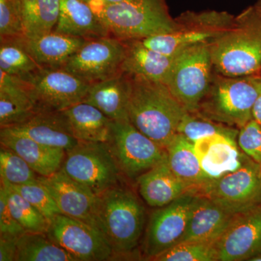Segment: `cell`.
<instances>
[{
	"instance_id": "obj_3",
	"label": "cell",
	"mask_w": 261,
	"mask_h": 261,
	"mask_svg": "<svg viewBox=\"0 0 261 261\" xmlns=\"http://www.w3.org/2000/svg\"><path fill=\"white\" fill-rule=\"evenodd\" d=\"M210 43L213 65L219 75L245 76L261 71V14L250 9Z\"/></svg>"
},
{
	"instance_id": "obj_12",
	"label": "cell",
	"mask_w": 261,
	"mask_h": 261,
	"mask_svg": "<svg viewBox=\"0 0 261 261\" xmlns=\"http://www.w3.org/2000/svg\"><path fill=\"white\" fill-rule=\"evenodd\" d=\"M195 196L185 194L151 214L142 244V258L151 260L177 245L186 230Z\"/></svg>"
},
{
	"instance_id": "obj_10",
	"label": "cell",
	"mask_w": 261,
	"mask_h": 261,
	"mask_svg": "<svg viewBox=\"0 0 261 261\" xmlns=\"http://www.w3.org/2000/svg\"><path fill=\"white\" fill-rule=\"evenodd\" d=\"M39 111H63L84 102L89 84L61 68H40L21 77Z\"/></svg>"
},
{
	"instance_id": "obj_20",
	"label": "cell",
	"mask_w": 261,
	"mask_h": 261,
	"mask_svg": "<svg viewBox=\"0 0 261 261\" xmlns=\"http://www.w3.org/2000/svg\"><path fill=\"white\" fill-rule=\"evenodd\" d=\"M0 142L1 145L13 149L35 172L44 177L61 170L66 153L64 149L42 145L9 128H1Z\"/></svg>"
},
{
	"instance_id": "obj_22",
	"label": "cell",
	"mask_w": 261,
	"mask_h": 261,
	"mask_svg": "<svg viewBox=\"0 0 261 261\" xmlns=\"http://www.w3.org/2000/svg\"><path fill=\"white\" fill-rule=\"evenodd\" d=\"M136 181L141 197L152 207H163L185 194L193 193L191 188L171 171L167 154L166 159L142 173Z\"/></svg>"
},
{
	"instance_id": "obj_38",
	"label": "cell",
	"mask_w": 261,
	"mask_h": 261,
	"mask_svg": "<svg viewBox=\"0 0 261 261\" xmlns=\"http://www.w3.org/2000/svg\"><path fill=\"white\" fill-rule=\"evenodd\" d=\"M237 141L244 153L261 166V124L252 118L239 129Z\"/></svg>"
},
{
	"instance_id": "obj_28",
	"label": "cell",
	"mask_w": 261,
	"mask_h": 261,
	"mask_svg": "<svg viewBox=\"0 0 261 261\" xmlns=\"http://www.w3.org/2000/svg\"><path fill=\"white\" fill-rule=\"evenodd\" d=\"M167 161L173 173L197 195L212 178L202 171L194 149V143L176 135L166 147Z\"/></svg>"
},
{
	"instance_id": "obj_35",
	"label": "cell",
	"mask_w": 261,
	"mask_h": 261,
	"mask_svg": "<svg viewBox=\"0 0 261 261\" xmlns=\"http://www.w3.org/2000/svg\"><path fill=\"white\" fill-rule=\"evenodd\" d=\"M216 241H192L177 244L151 260L218 261Z\"/></svg>"
},
{
	"instance_id": "obj_26",
	"label": "cell",
	"mask_w": 261,
	"mask_h": 261,
	"mask_svg": "<svg viewBox=\"0 0 261 261\" xmlns=\"http://www.w3.org/2000/svg\"><path fill=\"white\" fill-rule=\"evenodd\" d=\"M54 31L87 39L110 36L93 10L83 0H61Z\"/></svg>"
},
{
	"instance_id": "obj_16",
	"label": "cell",
	"mask_w": 261,
	"mask_h": 261,
	"mask_svg": "<svg viewBox=\"0 0 261 261\" xmlns=\"http://www.w3.org/2000/svg\"><path fill=\"white\" fill-rule=\"evenodd\" d=\"M39 180L50 192L62 214L97 228L95 207L97 196L93 192L69 177L61 169L47 177L39 176Z\"/></svg>"
},
{
	"instance_id": "obj_33",
	"label": "cell",
	"mask_w": 261,
	"mask_h": 261,
	"mask_svg": "<svg viewBox=\"0 0 261 261\" xmlns=\"http://www.w3.org/2000/svg\"><path fill=\"white\" fill-rule=\"evenodd\" d=\"M239 129L211 121L195 113L187 112L178 126L177 134L192 143L203 137L215 135L228 136L238 140Z\"/></svg>"
},
{
	"instance_id": "obj_17",
	"label": "cell",
	"mask_w": 261,
	"mask_h": 261,
	"mask_svg": "<svg viewBox=\"0 0 261 261\" xmlns=\"http://www.w3.org/2000/svg\"><path fill=\"white\" fill-rule=\"evenodd\" d=\"M236 214L205 196L196 195L186 230L178 244L216 241Z\"/></svg>"
},
{
	"instance_id": "obj_9",
	"label": "cell",
	"mask_w": 261,
	"mask_h": 261,
	"mask_svg": "<svg viewBox=\"0 0 261 261\" xmlns=\"http://www.w3.org/2000/svg\"><path fill=\"white\" fill-rule=\"evenodd\" d=\"M197 195L234 213L261 204V166L243 152L240 168L211 179Z\"/></svg>"
},
{
	"instance_id": "obj_23",
	"label": "cell",
	"mask_w": 261,
	"mask_h": 261,
	"mask_svg": "<svg viewBox=\"0 0 261 261\" xmlns=\"http://www.w3.org/2000/svg\"><path fill=\"white\" fill-rule=\"evenodd\" d=\"M123 42L125 44V55L122 72L165 84L177 55L165 56L146 47L138 39Z\"/></svg>"
},
{
	"instance_id": "obj_11",
	"label": "cell",
	"mask_w": 261,
	"mask_h": 261,
	"mask_svg": "<svg viewBox=\"0 0 261 261\" xmlns=\"http://www.w3.org/2000/svg\"><path fill=\"white\" fill-rule=\"evenodd\" d=\"M123 41L111 36L87 39L61 68L89 85L121 73Z\"/></svg>"
},
{
	"instance_id": "obj_18",
	"label": "cell",
	"mask_w": 261,
	"mask_h": 261,
	"mask_svg": "<svg viewBox=\"0 0 261 261\" xmlns=\"http://www.w3.org/2000/svg\"><path fill=\"white\" fill-rule=\"evenodd\" d=\"M194 149L202 171L212 179L238 169L243 152L236 139L215 135L194 142Z\"/></svg>"
},
{
	"instance_id": "obj_8",
	"label": "cell",
	"mask_w": 261,
	"mask_h": 261,
	"mask_svg": "<svg viewBox=\"0 0 261 261\" xmlns=\"http://www.w3.org/2000/svg\"><path fill=\"white\" fill-rule=\"evenodd\" d=\"M108 145L122 173L137 180L166 158V149L144 135L129 120L113 121Z\"/></svg>"
},
{
	"instance_id": "obj_14",
	"label": "cell",
	"mask_w": 261,
	"mask_h": 261,
	"mask_svg": "<svg viewBox=\"0 0 261 261\" xmlns=\"http://www.w3.org/2000/svg\"><path fill=\"white\" fill-rule=\"evenodd\" d=\"M197 25H178L172 32L138 39L146 47L168 56H175L197 44L211 43L232 27L226 13L207 12L195 14Z\"/></svg>"
},
{
	"instance_id": "obj_40",
	"label": "cell",
	"mask_w": 261,
	"mask_h": 261,
	"mask_svg": "<svg viewBox=\"0 0 261 261\" xmlns=\"http://www.w3.org/2000/svg\"><path fill=\"white\" fill-rule=\"evenodd\" d=\"M18 238L0 234V261H15Z\"/></svg>"
},
{
	"instance_id": "obj_42",
	"label": "cell",
	"mask_w": 261,
	"mask_h": 261,
	"mask_svg": "<svg viewBox=\"0 0 261 261\" xmlns=\"http://www.w3.org/2000/svg\"><path fill=\"white\" fill-rule=\"evenodd\" d=\"M252 118L261 124V92L252 108Z\"/></svg>"
},
{
	"instance_id": "obj_39",
	"label": "cell",
	"mask_w": 261,
	"mask_h": 261,
	"mask_svg": "<svg viewBox=\"0 0 261 261\" xmlns=\"http://www.w3.org/2000/svg\"><path fill=\"white\" fill-rule=\"evenodd\" d=\"M27 231L12 214L4 188L0 187V234L20 237Z\"/></svg>"
},
{
	"instance_id": "obj_41",
	"label": "cell",
	"mask_w": 261,
	"mask_h": 261,
	"mask_svg": "<svg viewBox=\"0 0 261 261\" xmlns=\"http://www.w3.org/2000/svg\"><path fill=\"white\" fill-rule=\"evenodd\" d=\"M83 1L87 3L92 8V9H94L98 7L118 4V3H124V2L130 1V0H83Z\"/></svg>"
},
{
	"instance_id": "obj_43",
	"label": "cell",
	"mask_w": 261,
	"mask_h": 261,
	"mask_svg": "<svg viewBox=\"0 0 261 261\" xmlns=\"http://www.w3.org/2000/svg\"><path fill=\"white\" fill-rule=\"evenodd\" d=\"M256 10L261 14V1L260 2V3H259L258 6H257Z\"/></svg>"
},
{
	"instance_id": "obj_13",
	"label": "cell",
	"mask_w": 261,
	"mask_h": 261,
	"mask_svg": "<svg viewBox=\"0 0 261 261\" xmlns=\"http://www.w3.org/2000/svg\"><path fill=\"white\" fill-rule=\"evenodd\" d=\"M46 234L77 261L116 258L112 248L97 228L65 215H57L51 220Z\"/></svg>"
},
{
	"instance_id": "obj_6",
	"label": "cell",
	"mask_w": 261,
	"mask_h": 261,
	"mask_svg": "<svg viewBox=\"0 0 261 261\" xmlns=\"http://www.w3.org/2000/svg\"><path fill=\"white\" fill-rule=\"evenodd\" d=\"M213 68L210 43L197 44L176 56L164 84L187 112L195 113L210 89Z\"/></svg>"
},
{
	"instance_id": "obj_30",
	"label": "cell",
	"mask_w": 261,
	"mask_h": 261,
	"mask_svg": "<svg viewBox=\"0 0 261 261\" xmlns=\"http://www.w3.org/2000/svg\"><path fill=\"white\" fill-rule=\"evenodd\" d=\"M15 261H77L44 233L25 232L17 242Z\"/></svg>"
},
{
	"instance_id": "obj_24",
	"label": "cell",
	"mask_w": 261,
	"mask_h": 261,
	"mask_svg": "<svg viewBox=\"0 0 261 261\" xmlns=\"http://www.w3.org/2000/svg\"><path fill=\"white\" fill-rule=\"evenodd\" d=\"M56 31L34 38H23L25 49L41 68H62L87 41Z\"/></svg>"
},
{
	"instance_id": "obj_21",
	"label": "cell",
	"mask_w": 261,
	"mask_h": 261,
	"mask_svg": "<svg viewBox=\"0 0 261 261\" xmlns=\"http://www.w3.org/2000/svg\"><path fill=\"white\" fill-rule=\"evenodd\" d=\"M39 111L25 81L0 70V127L16 126Z\"/></svg>"
},
{
	"instance_id": "obj_25",
	"label": "cell",
	"mask_w": 261,
	"mask_h": 261,
	"mask_svg": "<svg viewBox=\"0 0 261 261\" xmlns=\"http://www.w3.org/2000/svg\"><path fill=\"white\" fill-rule=\"evenodd\" d=\"M129 76L118 73L108 80L91 84L84 102L102 111L112 121L128 119Z\"/></svg>"
},
{
	"instance_id": "obj_4",
	"label": "cell",
	"mask_w": 261,
	"mask_h": 261,
	"mask_svg": "<svg viewBox=\"0 0 261 261\" xmlns=\"http://www.w3.org/2000/svg\"><path fill=\"white\" fill-rule=\"evenodd\" d=\"M92 10L108 34L121 41L145 39L178 27L165 0H130Z\"/></svg>"
},
{
	"instance_id": "obj_31",
	"label": "cell",
	"mask_w": 261,
	"mask_h": 261,
	"mask_svg": "<svg viewBox=\"0 0 261 261\" xmlns=\"http://www.w3.org/2000/svg\"><path fill=\"white\" fill-rule=\"evenodd\" d=\"M23 38L0 39V70L24 77L41 68L25 49Z\"/></svg>"
},
{
	"instance_id": "obj_5",
	"label": "cell",
	"mask_w": 261,
	"mask_h": 261,
	"mask_svg": "<svg viewBox=\"0 0 261 261\" xmlns=\"http://www.w3.org/2000/svg\"><path fill=\"white\" fill-rule=\"evenodd\" d=\"M261 92V75H219L195 113L240 129L252 119V108Z\"/></svg>"
},
{
	"instance_id": "obj_27",
	"label": "cell",
	"mask_w": 261,
	"mask_h": 261,
	"mask_svg": "<svg viewBox=\"0 0 261 261\" xmlns=\"http://www.w3.org/2000/svg\"><path fill=\"white\" fill-rule=\"evenodd\" d=\"M62 113L80 142L108 143L111 140L112 120L92 105L82 102Z\"/></svg>"
},
{
	"instance_id": "obj_2",
	"label": "cell",
	"mask_w": 261,
	"mask_h": 261,
	"mask_svg": "<svg viewBox=\"0 0 261 261\" xmlns=\"http://www.w3.org/2000/svg\"><path fill=\"white\" fill-rule=\"evenodd\" d=\"M95 223L116 258L132 257L145 229V207L135 192L120 184L97 195Z\"/></svg>"
},
{
	"instance_id": "obj_32",
	"label": "cell",
	"mask_w": 261,
	"mask_h": 261,
	"mask_svg": "<svg viewBox=\"0 0 261 261\" xmlns=\"http://www.w3.org/2000/svg\"><path fill=\"white\" fill-rule=\"evenodd\" d=\"M1 185L12 214L24 230L29 233H47L49 222L45 216L11 187L3 183Z\"/></svg>"
},
{
	"instance_id": "obj_19",
	"label": "cell",
	"mask_w": 261,
	"mask_h": 261,
	"mask_svg": "<svg viewBox=\"0 0 261 261\" xmlns=\"http://www.w3.org/2000/svg\"><path fill=\"white\" fill-rule=\"evenodd\" d=\"M23 134L42 145L64 149L65 152L80 143L62 111H39L27 121L7 127Z\"/></svg>"
},
{
	"instance_id": "obj_34",
	"label": "cell",
	"mask_w": 261,
	"mask_h": 261,
	"mask_svg": "<svg viewBox=\"0 0 261 261\" xmlns=\"http://www.w3.org/2000/svg\"><path fill=\"white\" fill-rule=\"evenodd\" d=\"M0 176L3 183L23 185L39 181V175L13 149L1 145Z\"/></svg>"
},
{
	"instance_id": "obj_37",
	"label": "cell",
	"mask_w": 261,
	"mask_h": 261,
	"mask_svg": "<svg viewBox=\"0 0 261 261\" xmlns=\"http://www.w3.org/2000/svg\"><path fill=\"white\" fill-rule=\"evenodd\" d=\"M25 37L20 0H0V39Z\"/></svg>"
},
{
	"instance_id": "obj_7",
	"label": "cell",
	"mask_w": 261,
	"mask_h": 261,
	"mask_svg": "<svg viewBox=\"0 0 261 261\" xmlns=\"http://www.w3.org/2000/svg\"><path fill=\"white\" fill-rule=\"evenodd\" d=\"M61 169L97 196L120 185L123 175L104 142H81L66 152Z\"/></svg>"
},
{
	"instance_id": "obj_36",
	"label": "cell",
	"mask_w": 261,
	"mask_h": 261,
	"mask_svg": "<svg viewBox=\"0 0 261 261\" xmlns=\"http://www.w3.org/2000/svg\"><path fill=\"white\" fill-rule=\"evenodd\" d=\"M3 183V182H1ZM5 185L18 192L22 197L29 201L32 205L37 207L38 210L50 222L57 215L61 214V211L57 205L50 192L40 181L23 185Z\"/></svg>"
},
{
	"instance_id": "obj_15",
	"label": "cell",
	"mask_w": 261,
	"mask_h": 261,
	"mask_svg": "<svg viewBox=\"0 0 261 261\" xmlns=\"http://www.w3.org/2000/svg\"><path fill=\"white\" fill-rule=\"evenodd\" d=\"M216 245L218 261H250L261 255V204L237 213Z\"/></svg>"
},
{
	"instance_id": "obj_29",
	"label": "cell",
	"mask_w": 261,
	"mask_h": 261,
	"mask_svg": "<svg viewBox=\"0 0 261 261\" xmlns=\"http://www.w3.org/2000/svg\"><path fill=\"white\" fill-rule=\"evenodd\" d=\"M24 34L34 38L54 31L61 0H20Z\"/></svg>"
},
{
	"instance_id": "obj_1",
	"label": "cell",
	"mask_w": 261,
	"mask_h": 261,
	"mask_svg": "<svg viewBox=\"0 0 261 261\" xmlns=\"http://www.w3.org/2000/svg\"><path fill=\"white\" fill-rule=\"evenodd\" d=\"M128 75V119L137 129L166 149L177 135L187 110L166 84Z\"/></svg>"
}]
</instances>
